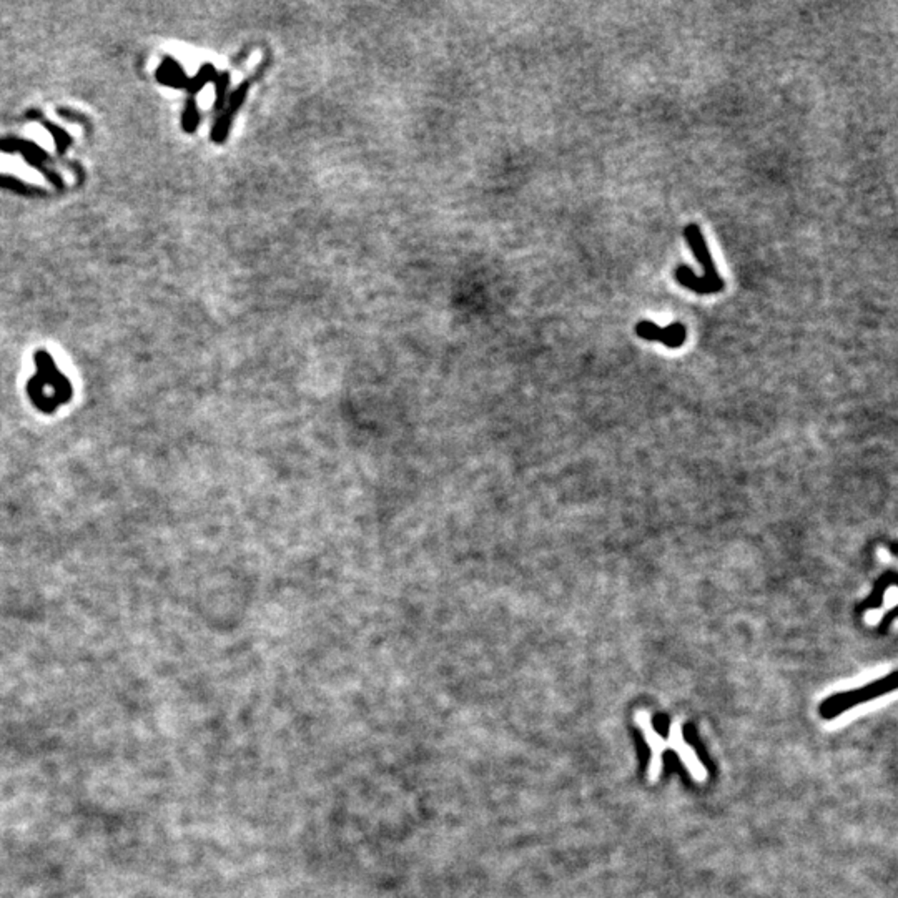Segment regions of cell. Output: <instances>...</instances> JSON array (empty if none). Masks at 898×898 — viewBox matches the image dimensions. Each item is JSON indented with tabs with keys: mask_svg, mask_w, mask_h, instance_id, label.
Returning <instances> with one entry per match:
<instances>
[{
	"mask_svg": "<svg viewBox=\"0 0 898 898\" xmlns=\"http://www.w3.org/2000/svg\"><path fill=\"white\" fill-rule=\"evenodd\" d=\"M675 278L679 280V283H681L682 287L689 288V290H694L696 293H701V295H709V293H717L722 290L720 287L712 284L710 281L705 280L704 276L699 278L696 273H694L689 267H685V265H681V267L677 268V271H675Z\"/></svg>",
	"mask_w": 898,
	"mask_h": 898,
	"instance_id": "277c9868",
	"label": "cell"
},
{
	"mask_svg": "<svg viewBox=\"0 0 898 898\" xmlns=\"http://www.w3.org/2000/svg\"><path fill=\"white\" fill-rule=\"evenodd\" d=\"M684 236H685L687 243H689L690 250L694 252V256H696V260L702 265V268H704V273H705L704 278L707 281H710L712 284H717V287L724 288V280L718 276L716 263H714L712 255H710V252L707 248V243H705L704 235H702L701 228H699L696 223L687 225L685 230H684Z\"/></svg>",
	"mask_w": 898,
	"mask_h": 898,
	"instance_id": "3957f363",
	"label": "cell"
},
{
	"mask_svg": "<svg viewBox=\"0 0 898 898\" xmlns=\"http://www.w3.org/2000/svg\"><path fill=\"white\" fill-rule=\"evenodd\" d=\"M897 689V672H890L885 677H880L878 681L872 682V684H866L860 689H853L849 690V692H840L835 694V696H830L829 699L822 702L820 705V716L827 720L830 718L840 716V714L845 712V710H850L855 705H860L864 702L873 701V699H878L885 694L893 692Z\"/></svg>",
	"mask_w": 898,
	"mask_h": 898,
	"instance_id": "6da1fadb",
	"label": "cell"
},
{
	"mask_svg": "<svg viewBox=\"0 0 898 898\" xmlns=\"http://www.w3.org/2000/svg\"><path fill=\"white\" fill-rule=\"evenodd\" d=\"M687 338V330L684 325L681 323H674V325L664 328V339L662 343L669 348H679V346L684 345Z\"/></svg>",
	"mask_w": 898,
	"mask_h": 898,
	"instance_id": "8992f818",
	"label": "cell"
},
{
	"mask_svg": "<svg viewBox=\"0 0 898 898\" xmlns=\"http://www.w3.org/2000/svg\"><path fill=\"white\" fill-rule=\"evenodd\" d=\"M897 581H898V577H897L895 571L885 572L884 576H882L880 579L877 581L875 587L872 589V592H870V594L866 596V599L864 600V603L860 604L858 611L864 612V611H869V609H878V607H880L882 603H884L885 592H887L890 587H893V585H897Z\"/></svg>",
	"mask_w": 898,
	"mask_h": 898,
	"instance_id": "5b68a950",
	"label": "cell"
},
{
	"mask_svg": "<svg viewBox=\"0 0 898 898\" xmlns=\"http://www.w3.org/2000/svg\"><path fill=\"white\" fill-rule=\"evenodd\" d=\"M655 725H657V730H659V732L666 733L667 725H669V720H667V717H666V716H661V722L657 720V722H655Z\"/></svg>",
	"mask_w": 898,
	"mask_h": 898,
	"instance_id": "ba28073f",
	"label": "cell"
},
{
	"mask_svg": "<svg viewBox=\"0 0 898 898\" xmlns=\"http://www.w3.org/2000/svg\"><path fill=\"white\" fill-rule=\"evenodd\" d=\"M895 618H897V607L893 606V607L890 609V611L887 612V616H885V618L880 620V624H878V626H880V627H878V629H880V632H887V631H888V627L892 626L893 620H895Z\"/></svg>",
	"mask_w": 898,
	"mask_h": 898,
	"instance_id": "52a82bcc",
	"label": "cell"
},
{
	"mask_svg": "<svg viewBox=\"0 0 898 898\" xmlns=\"http://www.w3.org/2000/svg\"><path fill=\"white\" fill-rule=\"evenodd\" d=\"M42 376L30 383L29 393L38 409L50 415L70 398V388L64 378L58 376L50 361H44L40 368Z\"/></svg>",
	"mask_w": 898,
	"mask_h": 898,
	"instance_id": "7a4b0ae2",
	"label": "cell"
}]
</instances>
